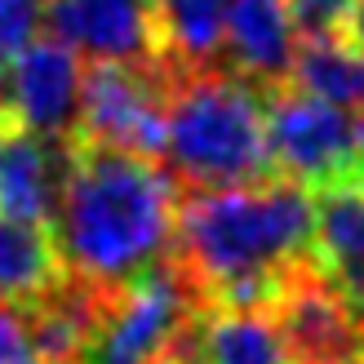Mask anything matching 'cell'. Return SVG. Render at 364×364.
I'll return each mask as SVG.
<instances>
[{
    "instance_id": "cell-15",
    "label": "cell",
    "mask_w": 364,
    "mask_h": 364,
    "mask_svg": "<svg viewBox=\"0 0 364 364\" xmlns=\"http://www.w3.org/2000/svg\"><path fill=\"white\" fill-rule=\"evenodd\" d=\"M227 9L231 0H160L156 31H160V58L173 76L209 71V63L227 45Z\"/></svg>"
},
{
    "instance_id": "cell-21",
    "label": "cell",
    "mask_w": 364,
    "mask_h": 364,
    "mask_svg": "<svg viewBox=\"0 0 364 364\" xmlns=\"http://www.w3.org/2000/svg\"><path fill=\"white\" fill-rule=\"evenodd\" d=\"M23 5H45V0H0V14H9V9H23Z\"/></svg>"
},
{
    "instance_id": "cell-17",
    "label": "cell",
    "mask_w": 364,
    "mask_h": 364,
    "mask_svg": "<svg viewBox=\"0 0 364 364\" xmlns=\"http://www.w3.org/2000/svg\"><path fill=\"white\" fill-rule=\"evenodd\" d=\"M0 364H49V355L36 342L27 306L0 302Z\"/></svg>"
},
{
    "instance_id": "cell-4",
    "label": "cell",
    "mask_w": 364,
    "mask_h": 364,
    "mask_svg": "<svg viewBox=\"0 0 364 364\" xmlns=\"http://www.w3.org/2000/svg\"><path fill=\"white\" fill-rule=\"evenodd\" d=\"M200 316V284L182 262H160L134 284L102 294L80 364H165Z\"/></svg>"
},
{
    "instance_id": "cell-10",
    "label": "cell",
    "mask_w": 364,
    "mask_h": 364,
    "mask_svg": "<svg viewBox=\"0 0 364 364\" xmlns=\"http://www.w3.org/2000/svg\"><path fill=\"white\" fill-rule=\"evenodd\" d=\"M76 138H49L0 124V213L49 227L67 187Z\"/></svg>"
},
{
    "instance_id": "cell-13",
    "label": "cell",
    "mask_w": 364,
    "mask_h": 364,
    "mask_svg": "<svg viewBox=\"0 0 364 364\" xmlns=\"http://www.w3.org/2000/svg\"><path fill=\"white\" fill-rule=\"evenodd\" d=\"M320 276L342 294L364 280V178H342L316 196V235H311Z\"/></svg>"
},
{
    "instance_id": "cell-20",
    "label": "cell",
    "mask_w": 364,
    "mask_h": 364,
    "mask_svg": "<svg viewBox=\"0 0 364 364\" xmlns=\"http://www.w3.org/2000/svg\"><path fill=\"white\" fill-rule=\"evenodd\" d=\"M351 311H355V320H360V329H364V280L351 289Z\"/></svg>"
},
{
    "instance_id": "cell-19",
    "label": "cell",
    "mask_w": 364,
    "mask_h": 364,
    "mask_svg": "<svg viewBox=\"0 0 364 364\" xmlns=\"http://www.w3.org/2000/svg\"><path fill=\"white\" fill-rule=\"evenodd\" d=\"M351 41L364 49V0L355 5V14H351Z\"/></svg>"
},
{
    "instance_id": "cell-9",
    "label": "cell",
    "mask_w": 364,
    "mask_h": 364,
    "mask_svg": "<svg viewBox=\"0 0 364 364\" xmlns=\"http://www.w3.org/2000/svg\"><path fill=\"white\" fill-rule=\"evenodd\" d=\"M276 320L294 364H364V329L342 289L294 271L276 298Z\"/></svg>"
},
{
    "instance_id": "cell-18",
    "label": "cell",
    "mask_w": 364,
    "mask_h": 364,
    "mask_svg": "<svg viewBox=\"0 0 364 364\" xmlns=\"http://www.w3.org/2000/svg\"><path fill=\"white\" fill-rule=\"evenodd\" d=\"M360 0H289L294 9V23L306 36H333L342 23H351Z\"/></svg>"
},
{
    "instance_id": "cell-7",
    "label": "cell",
    "mask_w": 364,
    "mask_h": 364,
    "mask_svg": "<svg viewBox=\"0 0 364 364\" xmlns=\"http://www.w3.org/2000/svg\"><path fill=\"white\" fill-rule=\"evenodd\" d=\"M80 58L63 41H31L9 67H0V124L49 138H76L80 120Z\"/></svg>"
},
{
    "instance_id": "cell-1",
    "label": "cell",
    "mask_w": 364,
    "mask_h": 364,
    "mask_svg": "<svg viewBox=\"0 0 364 364\" xmlns=\"http://www.w3.org/2000/svg\"><path fill=\"white\" fill-rule=\"evenodd\" d=\"M49 231L67 280L116 294L165 262L178 235V178L151 156L76 142Z\"/></svg>"
},
{
    "instance_id": "cell-5",
    "label": "cell",
    "mask_w": 364,
    "mask_h": 364,
    "mask_svg": "<svg viewBox=\"0 0 364 364\" xmlns=\"http://www.w3.org/2000/svg\"><path fill=\"white\" fill-rule=\"evenodd\" d=\"M178 76L165 63H94L80 85L76 142L134 156L165 151V116Z\"/></svg>"
},
{
    "instance_id": "cell-12",
    "label": "cell",
    "mask_w": 364,
    "mask_h": 364,
    "mask_svg": "<svg viewBox=\"0 0 364 364\" xmlns=\"http://www.w3.org/2000/svg\"><path fill=\"white\" fill-rule=\"evenodd\" d=\"M298 23L289 0H231L227 9V58L231 76L249 85H280L298 63Z\"/></svg>"
},
{
    "instance_id": "cell-11",
    "label": "cell",
    "mask_w": 364,
    "mask_h": 364,
    "mask_svg": "<svg viewBox=\"0 0 364 364\" xmlns=\"http://www.w3.org/2000/svg\"><path fill=\"white\" fill-rule=\"evenodd\" d=\"M165 364H294L276 311L213 306L191 320Z\"/></svg>"
},
{
    "instance_id": "cell-14",
    "label": "cell",
    "mask_w": 364,
    "mask_h": 364,
    "mask_svg": "<svg viewBox=\"0 0 364 364\" xmlns=\"http://www.w3.org/2000/svg\"><path fill=\"white\" fill-rule=\"evenodd\" d=\"M67 280L53 231L0 213V302L31 306Z\"/></svg>"
},
{
    "instance_id": "cell-16",
    "label": "cell",
    "mask_w": 364,
    "mask_h": 364,
    "mask_svg": "<svg viewBox=\"0 0 364 364\" xmlns=\"http://www.w3.org/2000/svg\"><path fill=\"white\" fill-rule=\"evenodd\" d=\"M294 85L320 102L364 112V49L342 36H306L298 45Z\"/></svg>"
},
{
    "instance_id": "cell-3",
    "label": "cell",
    "mask_w": 364,
    "mask_h": 364,
    "mask_svg": "<svg viewBox=\"0 0 364 364\" xmlns=\"http://www.w3.org/2000/svg\"><path fill=\"white\" fill-rule=\"evenodd\" d=\"M165 165L196 191L267 182V107L227 71H196L173 85L165 116Z\"/></svg>"
},
{
    "instance_id": "cell-8",
    "label": "cell",
    "mask_w": 364,
    "mask_h": 364,
    "mask_svg": "<svg viewBox=\"0 0 364 364\" xmlns=\"http://www.w3.org/2000/svg\"><path fill=\"white\" fill-rule=\"evenodd\" d=\"M41 23L89 63H165L147 0H45Z\"/></svg>"
},
{
    "instance_id": "cell-2",
    "label": "cell",
    "mask_w": 364,
    "mask_h": 364,
    "mask_svg": "<svg viewBox=\"0 0 364 364\" xmlns=\"http://www.w3.org/2000/svg\"><path fill=\"white\" fill-rule=\"evenodd\" d=\"M316 235V200L298 182L196 191L178 209V262L213 306L271 311Z\"/></svg>"
},
{
    "instance_id": "cell-6",
    "label": "cell",
    "mask_w": 364,
    "mask_h": 364,
    "mask_svg": "<svg viewBox=\"0 0 364 364\" xmlns=\"http://www.w3.org/2000/svg\"><path fill=\"white\" fill-rule=\"evenodd\" d=\"M267 151L298 187H333L364 178V112L320 102L311 94H276L267 107Z\"/></svg>"
}]
</instances>
